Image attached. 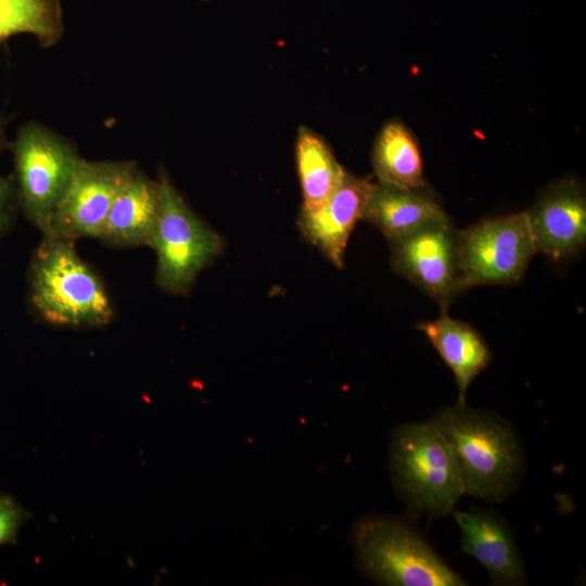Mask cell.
Returning a JSON list of instances; mask_svg holds the SVG:
<instances>
[{"label": "cell", "instance_id": "cell-1", "mask_svg": "<svg viewBox=\"0 0 586 586\" xmlns=\"http://www.w3.org/2000/svg\"><path fill=\"white\" fill-rule=\"evenodd\" d=\"M430 421L451 448L464 494L498 504L520 485L525 470L524 448L508 420L456 404L440 409Z\"/></svg>", "mask_w": 586, "mask_h": 586}, {"label": "cell", "instance_id": "cell-2", "mask_svg": "<svg viewBox=\"0 0 586 586\" xmlns=\"http://www.w3.org/2000/svg\"><path fill=\"white\" fill-rule=\"evenodd\" d=\"M75 241L43 235L28 268L33 308L47 322L62 327H102L114 314L98 273L78 255Z\"/></svg>", "mask_w": 586, "mask_h": 586}, {"label": "cell", "instance_id": "cell-3", "mask_svg": "<svg viewBox=\"0 0 586 586\" xmlns=\"http://www.w3.org/2000/svg\"><path fill=\"white\" fill-rule=\"evenodd\" d=\"M390 471L397 495L417 514L446 517L464 495L451 448L430 420L395 428Z\"/></svg>", "mask_w": 586, "mask_h": 586}, {"label": "cell", "instance_id": "cell-4", "mask_svg": "<svg viewBox=\"0 0 586 586\" xmlns=\"http://www.w3.org/2000/svg\"><path fill=\"white\" fill-rule=\"evenodd\" d=\"M353 546L362 572L383 585H466L423 536L404 521L366 517L355 524Z\"/></svg>", "mask_w": 586, "mask_h": 586}, {"label": "cell", "instance_id": "cell-5", "mask_svg": "<svg viewBox=\"0 0 586 586\" xmlns=\"http://www.w3.org/2000/svg\"><path fill=\"white\" fill-rule=\"evenodd\" d=\"M160 212L149 242L157 257L156 283L186 294L222 251V239L187 204L165 170L158 171Z\"/></svg>", "mask_w": 586, "mask_h": 586}, {"label": "cell", "instance_id": "cell-6", "mask_svg": "<svg viewBox=\"0 0 586 586\" xmlns=\"http://www.w3.org/2000/svg\"><path fill=\"white\" fill-rule=\"evenodd\" d=\"M9 149L20 208L43 234L81 157L69 140L34 120L17 128Z\"/></svg>", "mask_w": 586, "mask_h": 586}, {"label": "cell", "instance_id": "cell-7", "mask_svg": "<svg viewBox=\"0 0 586 586\" xmlns=\"http://www.w3.org/2000/svg\"><path fill=\"white\" fill-rule=\"evenodd\" d=\"M462 291L519 281L538 252L525 212L488 218L457 231Z\"/></svg>", "mask_w": 586, "mask_h": 586}, {"label": "cell", "instance_id": "cell-8", "mask_svg": "<svg viewBox=\"0 0 586 586\" xmlns=\"http://www.w3.org/2000/svg\"><path fill=\"white\" fill-rule=\"evenodd\" d=\"M393 270L434 300L442 313L462 292L457 231L449 217L388 241Z\"/></svg>", "mask_w": 586, "mask_h": 586}, {"label": "cell", "instance_id": "cell-9", "mask_svg": "<svg viewBox=\"0 0 586 586\" xmlns=\"http://www.w3.org/2000/svg\"><path fill=\"white\" fill-rule=\"evenodd\" d=\"M136 168L133 161H88L81 157L43 235L72 241L100 239L115 198Z\"/></svg>", "mask_w": 586, "mask_h": 586}, {"label": "cell", "instance_id": "cell-10", "mask_svg": "<svg viewBox=\"0 0 586 586\" xmlns=\"http://www.w3.org/2000/svg\"><path fill=\"white\" fill-rule=\"evenodd\" d=\"M538 252L560 260L578 253L586 242V199L575 179L544 189L525 211Z\"/></svg>", "mask_w": 586, "mask_h": 586}, {"label": "cell", "instance_id": "cell-11", "mask_svg": "<svg viewBox=\"0 0 586 586\" xmlns=\"http://www.w3.org/2000/svg\"><path fill=\"white\" fill-rule=\"evenodd\" d=\"M373 182L354 176H345L332 194L318 207L301 208L297 226L305 240L336 268H343L349 237L362 219Z\"/></svg>", "mask_w": 586, "mask_h": 586}, {"label": "cell", "instance_id": "cell-12", "mask_svg": "<svg viewBox=\"0 0 586 586\" xmlns=\"http://www.w3.org/2000/svg\"><path fill=\"white\" fill-rule=\"evenodd\" d=\"M453 512L461 533L462 550L485 568L492 584H525L520 549L511 528L496 511L473 508Z\"/></svg>", "mask_w": 586, "mask_h": 586}, {"label": "cell", "instance_id": "cell-13", "mask_svg": "<svg viewBox=\"0 0 586 586\" xmlns=\"http://www.w3.org/2000/svg\"><path fill=\"white\" fill-rule=\"evenodd\" d=\"M160 200L158 181L136 168L115 198L100 240L119 247L149 245Z\"/></svg>", "mask_w": 586, "mask_h": 586}, {"label": "cell", "instance_id": "cell-14", "mask_svg": "<svg viewBox=\"0 0 586 586\" xmlns=\"http://www.w3.org/2000/svg\"><path fill=\"white\" fill-rule=\"evenodd\" d=\"M446 217L426 188L398 189L373 182L362 219L390 241Z\"/></svg>", "mask_w": 586, "mask_h": 586}, {"label": "cell", "instance_id": "cell-15", "mask_svg": "<svg viewBox=\"0 0 586 586\" xmlns=\"http://www.w3.org/2000/svg\"><path fill=\"white\" fill-rule=\"evenodd\" d=\"M417 328L453 371L458 387L457 404L464 405L470 384L491 360L488 345L472 326L446 313L435 320L419 323Z\"/></svg>", "mask_w": 586, "mask_h": 586}, {"label": "cell", "instance_id": "cell-16", "mask_svg": "<svg viewBox=\"0 0 586 586\" xmlns=\"http://www.w3.org/2000/svg\"><path fill=\"white\" fill-rule=\"evenodd\" d=\"M372 166L378 183L398 189H423V163L413 133L400 122H387L372 149Z\"/></svg>", "mask_w": 586, "mask_h": 586}, {"label": "cell", "instance_id": "cell-17", "mask_svg": "<svg viewBox=\"0 0 586 586\" xmlns=\"http://www.w3.org/2000/svg\"><path fill=\"white\" fill-rule=\"evenodd\" d=\"M295 161L303 209L321 205L339 187L346 173L327 141L305 126H301L297 131Z\"/></svg>", "mask_w": 586, "mask_h": 586}, {"label": "cell", "instance_id": "cell-18", "mask_svg": "<svg viewBox=\"0 0 586 586\" xmlns=\"http://www.w3.org/2000/svg\"><path fill=\"white\" fill-rule=\"evenodd\" d=\"M63 33L61 0H0V41L30 34L41 47L51 48Z\"/></svg>", "mask_w": 586, "mask_h": 586}, {"label": "cell", "instance_id": "cell-19", "mask_svg": "<svg viewBox=\"0 0 586 586\" xmlns=\"http://www.w3.org/2000/svg\"><path fill=\"white\" fill-rule=\"evenodd\" d=\"M7 127L8 118L4 114H0V156L4 150L9 149L10 141L7 138ZM18 207L14 180L4 178L0 174V240L11 227Z\"/></svg>", "mask_w": 586, "mask_h": 586}, {"label": "cell", "instance_id": "cell-20", "mask_svg": "<svg viewBox=\"0 0 586 586\" xmlns=\"http://www.w3.org/2000/svg\"><path fill=\"white\" fill-rule=\"evenodd\" d=\"M30 518L13 497L0 495V546L16 544L21 525Z\"/></svg>", "mask_w": 586, "mask_h": 586}, {"label": "cell", "instance_id": "cell-21", "mask_svg": "<svg viewBox=\"0 0 586 586\" xmlns=\"http://www.w3.org/2000/svg\"><path fill=\"white\" fill-rule=\"evenodd\" d=\"M203 1H207V0H203Z\"/></svg>", "mask_w": 586, "mask_h": 586}]
</instances>
